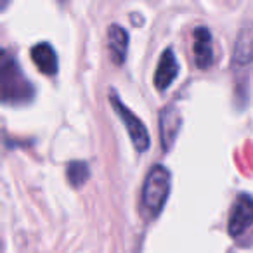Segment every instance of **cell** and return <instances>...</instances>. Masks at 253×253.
<instances>
[{"instance_id": "6da1fadb", "label": "cell", "mask_w": 253, "mask_h": 253, "mask_svg": "<svg viewBox=\"0 0 253 253\" xmlns=\"http://www.w3.org/2000/svg\"><path fill=\"white\" fill-rule=\"evenodd\" d=\"M0 88H2V99L7 102H23L32 99L33 95L32 84L23 75L16 57H12V54L5 50L0 59Z\"/></svg>"}, {"instance_id": "7a4b0ae2", "label": "cell", "mask_w": 253, "mask_h": 253, "mask_svg": "<svg viewBox=\"0 0 253 253\" xmlns=\"http://www.w3.org/2000/svg\"><path fill=\"white\" fill-rule=\"evenodd\" d=\"M170 193V172L163 165L153 167L148 172L144 179V186H142V210L149 215L155 217L162 211L163 205H165L167 198Z\"/></svg>"}, {"instance_id": "3957f363", "label": "cell", "mask_w": 253, "mask_h": 253, "mask_svg": "<svg viewBox=\"0 0 253 253\" xmlns=\"http://www.w3.org/2000/svg\"><path fill=\"white\" fill-rule=\"evenodd\" d=\"M109 101H111L115 111L118 113V116L122 118L126 132L130 135V141H132V144H134V148L137 149V151H146V149L149 148V134H148L146 125L142 123V120L139 118V116H135L130 109L120 101L118 95L115 94V90L109 92Z\"/></svg>"}, {"instance_id": "277c9868", "label": "cell", "mask_w": 253, "mask_h": 253, "mask_svg": "<svg viewBox=\"0 0 253 253\" xmlns=\"http://www.w3.org/2000/svg\"><path fill=\"white\" fill-rule=\"evenodd\" d=\"M252 225H253V196H250V194H239L234 203H232L231 213H229L227 231L232 238H239Z\"/></svg>"}, {"instance_id": "5b68a950", "label": "cell", "mask_w": 253, "mask_h": 253, "mask_svg": "<svg viewBox=\"0 0 253 253\" xmlns=\"http://www.w3.org/2000/svg\"><path fill=\"white\" fill-rule=\"evenodd\" d=\"M193 52L196 66L200 70H208L213 63V40L207 26H198L193 33Z\"/></svg>"}, {"instance_id": "8992f818", "label": "cell", "mask_w": 253, "mask_h": 253, "mask_svg": "<svg viewBox=\"0 0 253 253\" xmlns=\"http://www.w3.org/2000/svg\"><path fill=\"white\" fill-rule=\"evenodd\" d=\"M232 61L239 66H246L253 61V21H245L236 35Z\"/></svg>"}, {"instance_id": "52a82bcc", "label": "cell", "mask_w": 253, "mask_h": 253, "mask_svg": "<svg viewBox=\"0 0 253 253\" xmlns=\"http://www.w3.org/2000/svg\"><path fill=\"white\" fill-rule=\"evenodd\" d=\"M179 75V63L172 49H167L162 52V57L158 61V66L155 71V85L160 90H165L172 85V82Z\"/></svg>"}, {"instance_id": "ba28073f", "label": "cell", "mask_w": 253, "mask_h": 253, "mask_svg": "<svg viewBox=\"0 0 253 253\" xmlns=\"http://www.w3.org/2000/svg\"><path fill=\"white\" fill-rule=\"evenodd\" d=\"M180 128V116L173 106L162 109L160 115V135H162V148L170 149L172 142L175 141V135Z\"/></svg>"}, {"instance_id": "9c48e42d", "label": "cell", "mask_w": 253, "mask_h": 253, "mask_svg": "<svg viewBox=\"0 0 253 253\" xmlns=\"http://www.w3.org/2000/svg\"><path fill=\"white\" fill-rule=\"evenodd\" d=\"M108 47L111 52V59L116 64H122L126 57L128 49V33L122 25H111L108 28Z\"/></svg>"}, {"instance_id": "30bf717a", "label": "cell", "mask_w": 253, "mask_h": 253, "mask_svg": "<svg viewBox=\"0 0 253 253\" xmlns=\"http://www.w3.org/2000/svg\"><path fill=\"white\" fill-rule=\"evenodd\" d=\"M32 59L35 63V66L39 68L42 73L45 75H54L57 73V56L56 50L52 49V45L47 42L37 43L32 49Z\"/></svg>"}, {"instance_id": "8fae6325", "label": "cell", "mask_w": 253, "mask_h": 253, "mask_svg": "<svg viewBox=\"0 0 253 253\" xmlns=\"http://www.w3.org/2000/svg\"><path fill=\"white\" fill-rule=\"evenodd\" d=\"M66 177H68V182L71 186L78 187L87 180L88 177V167L85 162H71L68 163L66 167Z\"/></svg>"}]
</instances>
